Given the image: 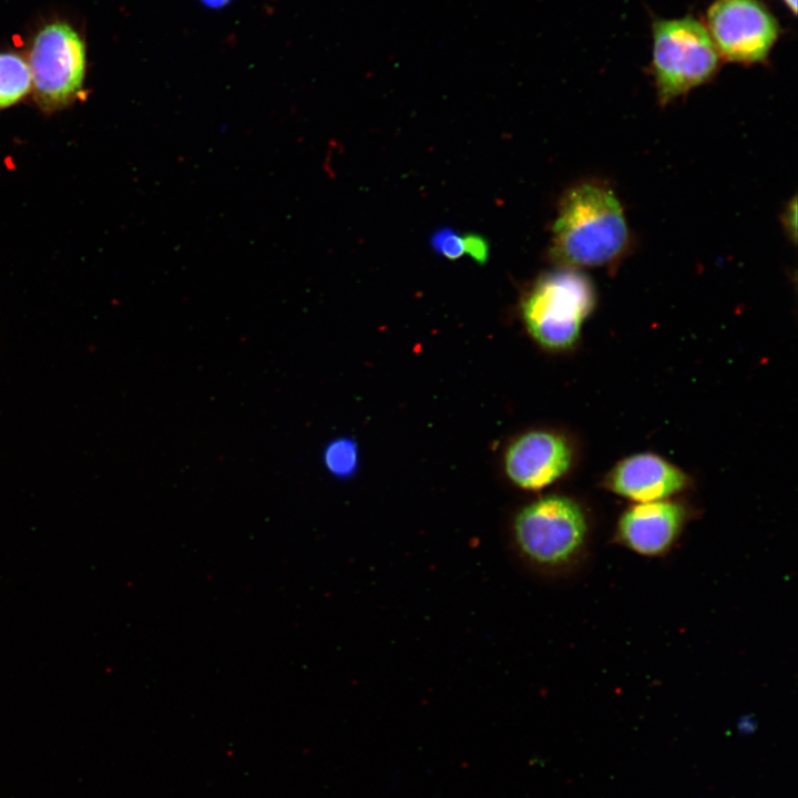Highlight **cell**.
Wrapping results in <instances>:
<instances>
[{"label":"cell","mask_w":798,"mask_h":798,"mask_svg":"<svg viewBox=\"0 0 798 798\" xmlns=\"http://www.w3.org/2000/svg\"><path fill=\"white\" fill-rule=\"evenodd\" d=\"M628 242L626 218L614 192L606 185L585 182L561 202L553 225L551 257L576 269L611 264Z\"/></svg>","instance_id":"1"},{"label":"cell","mask_w":798,"mask_h":798,"mask_svg":"<svg viewBox=\"0 0 798 798\" xmlns=\"http://www.w3.org/2000/svg\"><path fill=\"white\" fill-rule=\"evenodd\" d=\"M586 515L571 498L548 495L523 507L511 535L519 556L532 567L555 571L572 564L584 550Z\"/></svg>","instance_id":"2"},{"label":"cell","mask_w":798,"mask_h":798,"mask_svg":"<svg viewBox=\"0 0 798 798\" xmlns=\"http://www.w3.org/2000/svg\"><path fill=\"white\" fill-rule=\"evenodd\" d=\"M652 70L662 104L709 81L720 63L705 24L692 16L652 23Z\"/></svg>","instance_id":"3"},{"label":"cell","mask_w":798,"mask_h":798,"mask_svg":"<svg viewBox=\"0 0 798 798\" xmlns=\"http://www.w3.org/2000/svg\"><path fill=\"white\" fill-rule=\"evenodd\" d=\"M595 304L590 279L572 268L541 276L522 301L526 330L541 346L562 350L573 346Z\"/></svg>","instance_id":"4"},{"label":"cell","mask_w":798,"mask_h":798,"mask_svg":"<svg viewBox=\"0 0 798 798\" xmlns=\"http://www.w3.org/2000/svg\"><path fill=\"white\" fill-rule=\"evenodd\" d=\"M28 64L38 104L48 111L62 109L82 90L86 71L84 42L68 22H50L37 32Z\"/></svg>","instance_id":"5"},{"label":"cell","mask_w":798,"mask_h":798,"mask_svg":"<svg viewBox=\"0 0 798 798\" xmlns=\"http://www.w3.org/2000/svg\"><path fill=\"white\" fill-rule=\"evenodd\" d=\"M705 27L720 59L743 64L766 61L780 33L760 0H718L707 10Z\"/></svg>","instance_id":"6"},{"label":"cell","mask_w":798,"mask_h":798,"mask_svg":"<svg viewBox=\"0 0 798 798\" xmlns=\"http://www.w3.org/2000/svg\"><path fill=\"white\" fill-rule=\"evenodd\" d=\"M572 462L567 440L549 430H531L507 448L504 469L510 481L524 490H541L563 477Z\"/></svg>","instance_id":"7"},{"label":"cell","mask_w":798,"mask_h":798,"mask_svg":"<svg viewBox=\"0 0 798 798\" xmlns=\"http://www.w3.org/2000/svg\"><path fill=\"white\" fill-rule=\"evenodd\" d=\"M686 509L671 500L638 502L623 512L616 539L627 549L647 556L666 553L686 522Z\"/></svg>","instance_id":"8"},{"label":"cell","mask_w":798,"mask_h":798,"mask_svg":"<svg viewBox=\"0 0 798 798\" xmlns=\"http://www.w3.org/2000/svg\"><path fill=\"white\" fill-rule=\"evenodd\" d=\"M688 482L684 471L653 453L623 459L605 478L608 490L637 503L665 500L686 489Z\"/></svg>","instance_id":"9"},{"label":"cell","mask_w":798,"mask_h":798,"mask_svg":"<svg viewBox=\"0 0 798 798\" xmlns=\"http://www.w3.org/2000/svg\"><path fill=\"white\" fill-rule=\"evenodd\" d=\"M32 89L28 62L13 52H0V110L22 100Z\"/></svg>","instance_id":"10"},{"label":"cell","mask_w":798,"mask_h":798,"mask_svg":"<svg viewBox=\"0 0 798 798\" xmlns=\"http://www.w3.org/2000/svg\"><path fill=\"white\" fill-rule=\"evenodd\" d=\"M433 249L449 259L463 255L471 256L477 263L484 264L489 256V245L480 235H460L450 228L437 231L431 237Z\"/></svg>","instance_id":"11"},{"label":"cell","mask_w":798,"mask_h":798,"mask_svg":"<svg viewBox=\"0 0 798 798\" xmlns=\"http://www.w3.org/2000/svg\"><path fill=\"white\" fill-rule=\"evenodd\" d=\"M323 464L329 474L337 479L350 478L358 468L359 453L356 442L347 437H339L326 443Z\"/></svg>","instance_id":"12"},{"label":"cell","mask_w":798,"mask_h":798,"mask_svg":"<svg viewBox=\"0 0 798 798\" xmlns=\"http://www.w3.org/2000/svg\"><path fill=\"white\" fill-rule=\"evenodd\" d=\"M200 1L205 8L209 9H221L226 7L231 3L232 0H197Z\"/></svg>","instance_id":"13"},{"label":"cell","mask_w":798,"mask_h":798,"mask_svg":"<svg viewBox=\"0 0 798 798\" xmlns=\"http://www.w3.org/2000/svg\"><path fill=\"white\" fill-rule=\"evenodd\" d=\"M784 3L787 6L790 11L796 14L797 13V0H782Z\"/></svg>","instance_id":"14"}]
</instances>
